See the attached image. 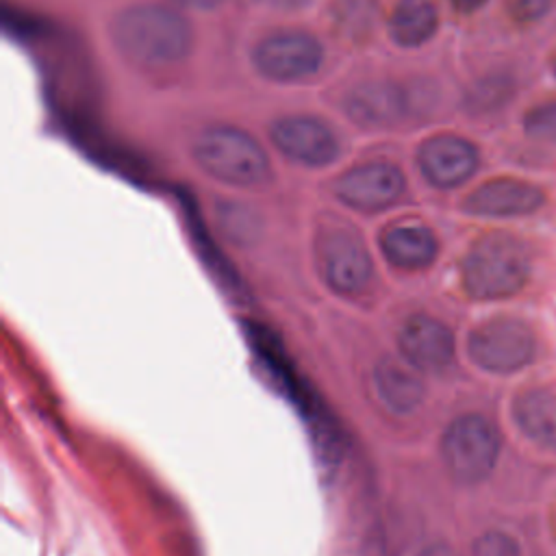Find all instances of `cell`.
Masks as SVG:
<instances>
[{
  "mask_svg": "<svg viewBox=\"0 0 556 556\" xmlns=\"http://www.w3.org/2000/svg\"><path fill=\"white\" fill-rule=\"evenodd\" d=\"M517 428L536 445L556 452V391L528 389L513 402Z\"/></svg>",
  "mask_w": 556,
  "mask_h": 556,
  "instance_id": "9a60e30c",
  "label": "cell"
},
{
  "mask_svg": "<svg viewBox=\"0 0 556 556\" xmlns=\"http://www.w3.org/2000/svg\"><path fill=\"white\" fill-rule=\"evenodd\" d=\"M317 258L326 282L341 293H358L371 280L369 252L352 228H326L317 239Z\"/></svg>",
  "mask_w": 556,
  "mask_h": 556,
  "instance_id": "52a82bcc",
  "label": "cell"
},
{
  "mask_svg": "<svg viewBox=\"0 0 556 556\" xmlns=\"http://www.w3.org/2000/svg\"><path fill=\"white\" fill-rule=\"evenodd\" d=\"M332 24L341 37H365L376 24V0H337Z\"/></svg>",
  "mask_w": 556,
  "mask_h": 556,
  "instance_id": "ac0fdd59",
  "label": "cell"
},
{
  "mask_svg": "<svg viewBox=\"0 0 556 556\" xmlns=\"http://www.w3.org/2000/svg\"><path fill=\"white\" fill-rule=\"evenodd\" d=\"M276 7L280 9H287V11H293V9H302L306 7L311 0H271Z\"/></svg>",
  "mask_w": 556,
  "mask_h": 556,
  "instance_id": "484cf974",
  "label": "cell"
},
{
  "mask_svg": "<svg viewBox=\"0 0 556 556\" xmlns=\"http://www.w3.org/2000/svg\"><path fill=\"white\" fill-rule=\"evenodd\" d=\"M345 115L361 128L382 130L400 126L408 111V91L389 78H369L356 83L343 98Z\"/></svg>",
  "mask_w": 556,
  "mask_h": 556,
  "instance_id": "30bf717a",
  "label": "cell"
},
{
  "mask_svg": "<svg viewBox=\"0 0 556 556\" xmlns=\"http://www.w3.org/2000/svg\"><path fill=\"white\" fill-rule=\"evenodd\" d=\"M374 384L380 400L397 413L413 410L424 397L421 380L413 371L393 361H384L376 367Z\"/></svg>",
  "mask_w": 556,
  "mask_h": 556,
  "instance_id": "e0dca14e",
  "label": "cell"
},
{
  "mask_svg": "<svg viewBox=\"0 0 556 556\" xmlns=\"http://www.w3.org/2000/svg\"><path fill=\"white\" fill-rule=\"evenodd\" d=\"M554 532H556V513H554Z\"/></svg>",
  "mask_w": 556,
  "mask_h": 556,
  "instance_id": "4316f807",
  "label": "cell"
},
{
  "mask_svg": "<svg viewBox=\"0 0 556 556\" xmlns=\"http://www.w3.org/2000/svg\"><path fill=\"white\" fill-rule=\"evenodd\" d=\"M115 50L137 67L161 70L182 63L193 48V28L182 13L159 2L130 4L109 22Z\"/></svg>",
  "mask_w": 556,
  "mask_h": 556,
  "instance_id": "6da1fadb",
  "label": "cell"
},
{
  "mask_svg": "<svg viewBox=\"0 0 556 556\" xmlns=\"http://www.w3.org/2000/svg\"><path fill=\"white\" fill-rule=\"evenodd\" d=\"M271 143L289 159L306 167H324L339 159L341 146L332 128L313 115H285L269 128Z\"/></svg>",
  "mask_w": 556,
  "mask_h": 556,
  "instance_id": "9c48e42d",
  "label": "cell"
},
{
  "mask_svg": "<svg viewBox=\"0 0 556 556\" xmlns=\"http://www.w3.org/2000/svg\"><path fill=\"white\" fill-rule=\"evenodd\" d=\"M191 152L202 172L226 185L254 187L271 176L267 152L239 126L215 124L204 128L195 137Z\"/></svg>",
  "mask_w": 556,
  "mask_h": 556,
  "instance_id": "3957f363",
  "label": "cell"
},
{
  "mask_svg": "<svg viewBox=\"0 0 556 556\" xmlns=\"http://www.w3.org/2000/svg\"><path fill=\"white\" fill-rule=\"evenodd\" d=\"M471 556H521V549L510 534L491 530L476 539Z\"/></svg>",
  "mask_w": 556,
  "mask_h": 556,
  "instance_id": "44dd1931",
  "label": "cell"
},
{
  "mask_svg": "<svg viewBox=\"0 0 556 556\" xmlns=\"http://www.w3.org/2000/svg\"><path fill=\"white\" fill-rule=\"evenodd\" d=\"M467 352L486 371L513 374L534 361L536 337L517 317H493L471 330Z\"/></svg>",
  "mask_w": 556,
  "mask_h": 556,
  "instance_id": "5b68a950",
  "label": "cell"
},
{
  "mask_svg": "<svg viewBox=\"0 0 556 556\" xmlns=\"http://www.w3.org/2000/svg\"><path fill=\"white\" fill-rule=\"evenodd\" d=\"M380 248L387 261L402 269L428 267L439 252L437 237L421 224H397L384 230Z\"/></svg>",
  "mask_w": 556,
  "mask_h": 556,
  "instance_id": "5bb4252c",
  "label": "cell"
},
{
  "mask_svg": "<svg viewBox=\"0 0 556 556\" xmlns=\"http://www.w3.org/2000/svg\"><path fill=\"white\" fill-rule=\"evenodd\" d=\"M460 278L473 300H502L519 293L530 278L523 241L506 232L480 237L463 258Z\"/></svg>",
  "mask_w": 556,
  "mask_h": 556,
  "instance_id": "7a4b0ae2",
  "label": "cell"
},
{
  "mask_svg": "<svg viewBox=\"0 0 556 556\" xmlns=\"http://www.w3.org/2000/svg\"><path fill=\"white\" fill-rule=\"evenodd\" d=\"M500 432L491 419L478 413H467L456 417L443 439L441 454L447 471L460 482L484 480L500 456Z\"/></svg>",
  "mask_w": 556,
  "mask_h": 556,
  "instance_id": "277c9868",
  "label": "cell"
},
{
  "mask_svg": "<svg viewBox=\"0 0 556 556\" xmlns=\"http://www.w3.org/2000/svg\"><path fill=\"white\" fill-rule=\"evenodd\" d=\"M172 2L187 7V9H195V11H208V9L219 7L224 0H172Z\"/></svg>",
  "mask_w": 556,
  "mask_h": 556,
  "instance_id": "603a6c76",
  "label": "cell"
},
{
  "mask_svg": "<svg viewBox=\"0 0 556 556\" xmlns=\"http://www.w3.org/2000/svg\"><path fill=\"white\" fill-rule=\"evenodd\" d=\"M397 343L404 358L419 369H443L454 361L452 330L428 315L410 317L402 326Z\"/></svg>",
  "mask_w": 556,
  "mask_h": 556,
  "instance_id": "4fadbf2b",
  "label": "cell"
},
{
  "mask_svg": "<svg viewBox=\"0 0 556 556\" xmlns=\"http://www.w3.org/2000/svg\"><path fill=\"white\" fill-rule=\"evenodd\" d=\"M404 191V172L389 161L354 165L334 180V195L343 204L365 213H376L395 204Z\"/></svg>",
  "mask_w": 556,
  "mask_h": 556,
  "instance_id": "ba28073f",
  "label": "cell"
},
{
  "mask_svg": "<svg viewBox=\"0 0 556 556\" xmlns=\"http://www.w3.org/2000/svg\"><path fill=\"white\" fill-rule=\"evenodd\" d=\"M523 130L530 139L556 146V102H541L523 115Z\"/></svg>",
  "mask_w": 556,
  "mask_h": 556,
  "instance_id": "ffe728a7",
  "label": "cell"
},
{
  "mask_svg": "<svg viewBox=\"0 0 556 556\" xmlns=\"http://www.w3.org/2000/svg\"><path fill=\"white\" fill-rule=\"evenodd\" d=\"M417 165L421 176L432 187L454 189L476 174L480 165V152L469 139L441 132L419 143Z\"/></svg>",
  "mask_w": 556,
  "mask_h": 556,
  "instance_id": "8fae6325",
  "label": "cell"
},
{
  "mask_svg": "<svg viewBox=\"0 0 556 556\" xmlns=\"http://www.w3.org/2000/svg\"><path fill=\"white\" fill-rule=\"evenodd\" d=\"M450 2H452L454 9L460 11V13H473V11H478L480 7H484L489 0H450Z\"/></svg>",
  "mask_w": 556,
  "mask_h": 556,
  "instance_id": "cb8c5ba5",
  "label": "cell"
},
{
  "mask_svg": "<svg viewBox=\"0 0 556 556\" xmlns=\"http://www.w3.org/2000/svg\"><path fill=\"white\" fill-rule=\"evenodd\" d=\"M252 65L267 80L300 83L321 70L324 46L306 30H276L254 46Z\"/></svg>",
  "mask_w": 556,
  "mask_h": 556,
  "instance_id": "8992f818",
  "label": "cell"
},
{
  "mask_svg": "<svg viewBox=\"0 0 556 556\" xmlns=\"http://www.w3.org/2000/svg\"><path fill=\"white\" fill-rule=\"evenodd\" d=\"M554 0H504L506 13L521 24H530L541 20L549 9Z\"/></svg>",
  "mask_w": 556,
  "mask_h": 556,
  "instance_id": "7402d4cb",
  "label": "cell"
},
{
  "mask_svg": "<svg viewBox=\"0 0 556 556\" xmlns=\"http://www.w3.org/2000/svg\"><path fill=\"white\" fill-rule=\"evenodd\" d=\"M387 28L389 37L400 48H419L434 37L439 15L430 0H397Z\"/></svg>",
  "mask_w": 556,
  "mask_h": 556,
  "instance_id": "2e32d148",
  "label": "cell"
},
{
  "mask_svg": "<svg viewBox=\"0 0 556 556\" xmlns=\"http://www.w3.org/2000/svg\"><path fill=\"white\" fill-rule=\"evenodd\" d=\"M513 93V85L502 74H491L476 80L465 93V109L473 115H484L500 109Z\"/></svg>",
  "mask_w": 556,
  "mask_h": 556,
  "instance_id": "d6986e66",
  "label": "cell"
},
{
  "mask_svg": "<svg viewBox=\"0 0 556 556\" xmlns=\"http://www.w3.org/2000/svg\"><path fill=\"white\" fill-rule=\"evenodd\" d=\"M554 72H556V70H554Z\"/></svg>",
  "mask_w": 556,
  "mask_h": 556,
  "instance_id": "83f0119b",
  "label": "cell"
},
{
  "mask_svg": "<svg viewBox=\"0 0 556 556\" xmlns=\"http://www.w3.org/2000/svg\"><path fill=\"white\" fill-rule=\"evenodd\" d=\"M419 556H456L452 547L443 545V543H437V545H428Z\"/></svg>",
  "mask_w": 556,
  "mask_h": 556,
  "instance_id": "d4e9b609",
  "label": "cell"
},
{
  "mask_svg": "<svg viewBox=\"0 0 556 556\" xmlns=\"http://www.w3.org/2000/svg\"><path fill=\"white\" fill-rule=\"evenodd\" d=\"M545 202L543 191L519 178H491L476 187L463 202V208L482 217H519L539 211Z\"/></svg>",
  "mask_w": 556,
  "mask_h": 556,
  "instance_id": "7c38bea8",
  "label": "cell"
}]
</instances>
